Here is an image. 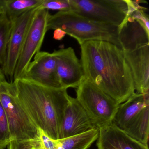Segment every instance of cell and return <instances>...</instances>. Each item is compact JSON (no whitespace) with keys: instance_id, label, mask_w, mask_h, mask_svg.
<instances>
[{"instance_id":"cell-1","label":"cell","mask_w":149,"mask_h":149,"mask_svg":"<svg viewBox=\"0 0 149 149\" xmlns=\"http://www.w3.org/2000/svg\"><path fill=\"white\" fill-rule=\"evenodd\" d=\"M80 46V61L86 80L118 104L135 93L131 71L121 48L99 40L89 41Z\"/></svg>"},{"instance_id":"cell-2","label":"cell","mask_w":149,"mask_h":149,"mask_svg":"<svg viewBox=\"0 0 149 149\" xmlns=\"http://www.w3.org/2000/svg\"><path fill=\"white\" fill-rule=\"evenodd\" d=\"M12 83L18 99L36 126L51 138L59 139L61 123L70 102L67 89L48 88L24 78Z\"/></svg>"},{"instance_id":"cell-3","label":"cell","mask_w":149,"mask_h":149,"mask_svg":"<svg viewBox=\"0 0 149 149\" xmlns=\"http://www.w3.org/2000/svg\"><path fill=\"white\" fill-rule=\"evenodd\" d=\"M47 28V30H62L75 39L80 45L89 41H104L122 49L118 40V27L88 19L72 11L49 15Z\"/></svg>"},{"instance_id":"cell-4","label":"cell","mask_w":149,"mask_h":149,"mask_svg":"<svg viewBox=\"0 0 149 149\" xmlns=\"http://www.w3.org/2000/svg\"><path fill=\"white\" fill-rule=\"evenodd\" d=\"M149 93L135 92L119 104L112 123L128 136L148 146Z\"/></svg>"},{"instance_id":"cell-5","label":"cell","mask_w":149,"mask_h":149,"mask_svg":"<svg viewBox=\"0 0 149 149\" xmlns=\"http://www.w3.org/2000/svg\"><path fill=\"white\" fill-rule=\"evenodd\" d=\"M0 102L6 115L12 141L29 140L39 136L40 129L21 103L12 82L6 80L0 83Z\"/></svg>"},{"instance_id":"cell-6","label":"cell","mask_w":149,"mask_h":149,"mask_svg":"<svg viewBox=\"0 0 149 149\" xmlns=\"http://www.w3.org/2000/svg\"><path fill=\"white\" fill-rule=\"evenodd\" d=\"M76 93L77 100L97 128L112 123L119 105L114 99L85 79Z\"/></svg>"},{"instance_id":"cell-7","label":"cell","mask_w":149,"mask_h":149,"mask_svg":"<svg viewBox=\"0 0 149 149\" xmlns=\"http://www.w3.org/2000/svg\"><path fill=\"white\" fill-rule=\"evenodd\" d=\"M71 11L86 18L119 27L128 13L125 0H69Z\"/></svg>"},{"instance_id":"cell-8","label":"cell","mask_w":149,"mask_h":149,"mask_svg":"<svg viewBox=\"0 0 149 149\" xmlns=\"http://www.w3.org/2000/svg\"><path fill=\"white\" fill-rule=\"evenodd\" d=\"M48 10L38 8L29 28L15 70L13 80L22 78L32 58L40 51L47 30Z\"/></svg>"},{"instance_id":"cell-9","label":"cell","mask_w":149,"mask_h":149,"mask_svg":"<svg viewBox=\"0 0 149 149\" xmlns=\"http://www.w3.org/2000/svg\"><path fill=\"white\" fill-rule=\"evenodd\" d=\"M37 9L27 12L13 22L6 56L2 70L5 76L13 79L15 70L26 36Z\"/></svg>"},{"instance_id":"cell-10","label":"cell","mask_w":149,"mask_h":149,"mask_svg":"<svg viewBox=\"0 0 149 149\" xmlns=\"http://www.w3.org/2000/svg\"><path fill=\"white\" fill-rule=\"evenodd\" d=\"M22 78L48 88H63L57 74L56 61L53 53L38 52L28 66Z\"/></svg>"},{"instance_id":"cell-11","label":"cell","mask_w":149,"mask_h":149,"mask_svg":"<svg viewBox=\"0 0 149 149\" xmlns=\"http://www.w3.org/2000/svg\"><path fill=\"white\" fill-rule=\"evenodd\" d=\"M57 74L62 88H77L85 79L81 61L71 47L61 49L53 52Z\"/></svg>"},{"instance_id":"cell-12","label":"cell","mask_w":149,"mask_h":149,"mask_svg":"<svg viewBox=\"0 0 149 149\" xmlns=\"http://www.w3.org/2000/svg\"><path fill=\"white\" fill-rule=\"evenodd\" d=\"M123 52L131 71L136 92L149 93V44Z\"/></svg>"},{"instance_id":"cell-13","label":"cell","mask_w":149,"mask_h":149,"mask_svg":"<svg viewBox=\"0 0 149 149\" xmlns=\"http://www.w3.org/2000/svg\"><path fill=\"white\" fill-rule=\"evenodd\" d=\"M95 128H97L76 98L70 96L69 103L61 123L59 139L81 134Z\"/></svg>"},{"instance_id":"cell-14","label":"cell","mask_w":149,"mask_h":149,"mask_svg":"<svg viewBox=\"0 0 149 149\" xmlns=\"http://www.w3.org/2000/svg\"><path fill=\"white\" fill-rule=\"evenodd\" d=\"M98 149H149L111 123L99 128Z\"/></svg>"},{"instance_id":"cell-15","label":"cell","mask_w":149,"mask_h":149,"mask_svg":"<svg viewBox=\"0 0 149 149\" xmlns=\"http://www.w3.org/2000/svg\"><path fill=\"white\" fill-rule=\"evenodd\" d=\"M118 28V40L123 51H130L140 45L149 44V33L139 22L125 20Z\"/></svg>"},{"instance_id":"cell-16","label":"cell","mask_w":149,"mask_h":149,"mask_svg":"<svg viewBox=\"0 0 149 149\" xmlns=\"http://www.w3.org/2000/svg\"><path fill=\"white\" fill-rule=\"evenodd\" d=\"M43 0H0V6L11 21L22 15L39 8Z\"/></svg>"},{"instance_id":"cell-17","label":"cell","mask_w":149,"mask_h":149,"mask_svg":"<svg viewBox=\"0 0 149 149\" xmlns=\"http://www.w3.org/2000/svg\"><path fill=\"white\" fill-rule=\"evenodd\" d=\"M8 149H61L59 139L49 137L40 129L39 136L33 139L12 141Z\"/></svg>"},{"instance_id":"cell-18","label":"cell","mask_w":149,"mask_h":149,"mask_svg":"<svg viewBox=\"0 0 149 149\" xmlns=\"http://www.w3.org/2000/svg\"><path fill=\"white\" fill-rule=\"evenodd\" d=\"M99 129L95 128L81 134L59 139L61 149H88L98 138Z\"/></svg>"},{"instance_id":"cell-19","label":"cell","mask_w":149,"mask_h":149,"mask_svg":"<svg viewBox=\"0 0 149 149\" xmlns=\"http://www.w3.org/2000/svg\"><path fill=\"white\" fill-rule=\"evenodd\" d=\"M12 26L13 22L3 11L0 15V68L2 70L6 61Z\"/></svg>"},{"instance_id":"cell-20","label":"cell","mask_w":149,"mask_h":149,"mask_svg":"<svg viewBox=\"0 0 149 149\" xmlns=\"http://www.w3.org/2000/svg\"><path fill=\"white\" fill-rule=\"evenodd\" d=\"M128 5V11L125 19L135 20L141 23L149 33V15L146 13V8L139 5L142 1L125 0Z\"/></svg>"},{"instance_id":"cell-21","label":"cell","mask_w":149,"mask_h":149,"mask_svg":"<svg viewBox=\"0 0 149 149\" xmlns=\"http://www.w3.org/2000/svg\"><path fill=\"white\" fill-rule=\"evenodd\" d=\"M12 141L8 121L0 102V149H5Z\"/></svg>"},{"instance_id":"cell-22","label":"cell","mask_w":149,"mask_h":149,"mask_svg":"<svg viewBox=\"0 0 149 149\" xmlns=\"http://www.w3.org/2000/svg\"><path fill=\"white\" fill-rule=\"evenodd\" d=\"M39 9L52 10L58 12L71 11L69 0H43Z\"/></svg>"},{"instance_id":"cell-23","label":"cell","mask_w":149,"mask_h":149,"mask_svg":"<svg viewBox=\"0 0 149 149\" xmlns=\"http://www.w3.org/2000/svg\"><path fill=\"white\" fill-rule=\"evenodd\" d=\"M54 30V38L55 40H62L66 35V34L61 29H56Z\"/></svg>"},{"instance_id":"cell-24","label":"cell","mask_w":149,"mask_h":149,"mask_svg":"<svg viewBox=\"0 0 149 149\" xmlns=\"http://www.w3.org/2000/svg\"><path fill=\"white\" fill-rule=\"evenodd\" d=\"M5 75L3 73L2 69L0 68V83L3 81H6V77Z\"/></svg>"},{"instance_id":"cell-25","label":"cell","mask_w":149,"mask_h":149,"mask_svg":"<svg viewBox=\"0 0 149 149\" xmlns=\"http://www.w3.org/2000/svg\"><path fill=\"white\" fill-rule=\"evenodd\" d=\"M3 9H2V8H1V7L0 6V15H1V13H2V12H3Z\"/></svg>"}]
</instances>
